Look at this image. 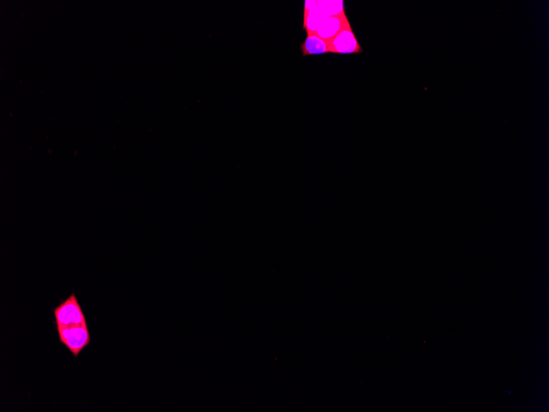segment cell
<instances>
[{
	"instance_id": "5b68a950",
	"label": "cell",
	"mask_w": 549,
	"mask_h": 412,
	"mask_svg": "<svg viewBox=\"0 0 549 412\" xmlns=\"http://www.w3.org/2000/svg\"><path fill=\"white\" fill-rule=\"evenodd\" d=\"M301 49L304 57L324 54L330 52V42L317 36L316 33H309L305 42L302 44Z\"/></svg>"
},
{
	"instance_id": "7a4b0ae2",
	"label": "cell",
	"mask_w": 549,
	"mask_h": 412,
	"mask_svg": "<svg viewBox=\"0 0 549 412\" xmlns=\"http://www.w3.org/2000/svg\"><path fill=\"white\" fill-rule=\"evenodd\" d=\"M60 341L71 351L74 356L90 343V338L88 326H75L58 331Z\"/></svg>"
},
{
	"instance_id": "6da1fadb",
	"label": "cell",
	"mask_w": 549,
	"mask_h": 412,
	"mask_svg": "<svg viewBox=\"0 0 549 412\" xmlns=\"http://www.w3.org/2000/svg\"><path fill=\"white\" fill-rule=\"evenodd\" d=\"M54 314L58 331L75 326H87L82 309L74 293L55 308Z\"/></svg>"
},
{
	"instance_id": "3957f363",
	"label": "cell",
	"mask_w": 549,
	"mask_h": 412,
	"mask_svg": "<svg viewBox=\"0 0 549 412\" xmlns=\"http://www.w3.org/2000/svg\"><path fill=\"white\" fill-rule=\"evenodd\" d=\"M330 52L336 54H360L362 49L358 42L351 27L348 26L341 30L330 42Z\"/></svg>"
},
{
	"instance_id": "277c9868",
	"label": "cell",
	"mask_w": 549,
	"mask_h": 412,
	"mask_svg": "<svg viewBox=\"0 0 549 412\" xmlns=\"http://www.w3.org/2000/svg\"><path fill=\"white\" fill-rule=\"evenodd\" d=\"M350 25L346 16L327 17L321 20L316 34L330 42L342 29Z\"/></svg>"
}]
</instances>
